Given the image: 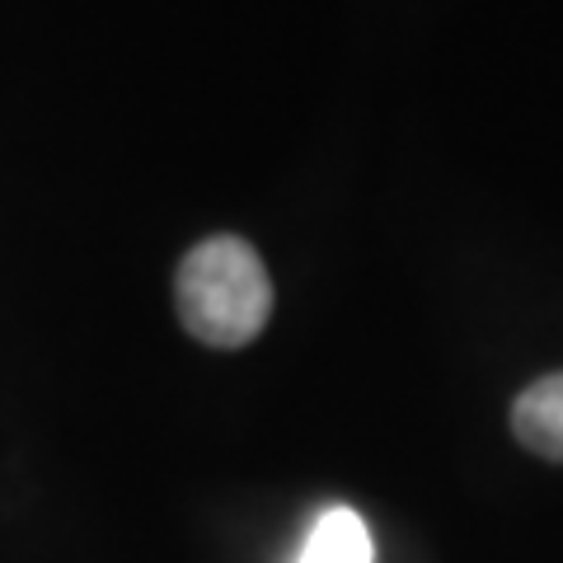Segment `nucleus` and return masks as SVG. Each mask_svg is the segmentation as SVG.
I'll list each match as a JSON object with an SVG mask.
<instances>
[{"instance_id":"nucleus-1","label":"nucleus","mask_w":563,"mask_h":563,"mask_svg":"<svg viewBox=\"0 0 563 563\" xmlns=\"http://www.w3.org/2000/svg\"><path fill=\"white\" fill-rule=\"evenodd\" d=\"M179 320L207 347L254 343L273 314V277L250 240L211 235L192 244L174 277Z\"/></svg>"},{"instance_id":"nucleus-2","label":"nucleus","mask_w":563,"mask_h":563,"mask_svg":"<svg viewBox=\"0 0 563 563\" xmlns=\"http://www.w3.org/2000/svg\"><path fill=\"white\" fill-rule=\"evenodd\" d=\"M512 437L540 455V461L563 465V372L540 376L536 385H526L512 404Z\"/></svg>"},{"instance_id":"nucleus-3","label":"nucleus","mask_w":563,"mask_h":563,"mask_svg":"<svg viewBox=\"0 0 563 563\" xmlns=\"http://www.w3.org/2000/svg\"><path fill=\"white\" fill-rule=\"evenodd\" d=\"M296 563H372V531L352 507H329Z\"/></svg>"}]
</instances>
